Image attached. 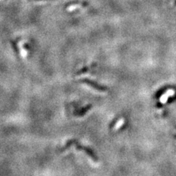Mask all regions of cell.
I'll use <instances>...</instances> for the list:
<instances>
[{"mask_svg":"<svg viewBox=\"0 0 176 176\" xmlns=\"http://www.w3.org/2000/svg\"><path fill=\"white\" fill-rule=\"evenodd\" d=\"M82 81H83L84 83H86V84H87V85H90V86L94 87V88H95V89H98V90H105V89L102 88L101 87L99 86V85H98L97 84L94 83V82H93V81H90V80L84 79V80H82Z\"/></svg>","mask_w":176,"mask_h":176,"instance_id":"6da1fadb","label":"cell"},{"mask_svg":"<svg viewBox=\"0 0 176 176\" xmlns=\"http://www.w3.org/2000/svg\"><path fill=\"white\" fill-rule=\"evenodd\" d=\"M175 5H176V0H175Z\"/></svg>","mask_w":176,"mask_h":176,"instance_id":"7a4b0ae2","label":"cell"}]
</instances>
